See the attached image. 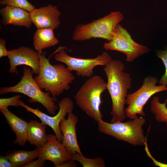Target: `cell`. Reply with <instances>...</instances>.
<instances>
[{
	"instance_id": "603a6c76",
	"label": "cell",
	"mask_w": 167,
	"mask_h": 167,
	"mask_svg": "<svg viewBox=\"0 0 167 167\" xmlns=\"http://www.w3.org/2000/svg\"><path fill=\"white\" fill-rule=\"evenodd\" d=\"M156 53V56L162 60L165 68V73L159 80V85L167 87V47L164 50H157Z\"/></svg>"
},
{
	"instance_id": "d6986e66",
	"label": "cell",
	"mask_w": 167,
	"mask_h": 167,
	"mask_svg": "<svg viewBox=\"0 0 167 167\" xmlns=\"http://www.w3.org/2000/svg\"><path fill=\"white\" fill-rule=\"evenodd\" d=\"M40 148H36L31 151L19 150L8 151L6 156L15 167H23L38 157Z\"/></svg>"
},
{
	"instance_id": "8fae6325",
	"label": "cell",
	"mask_w": 167,
	"mask_h": 167,
	"mask_svg": "<svg viewBox=\"0 0 167 167\" xmlns=\"http://www.w3.org/2000/svg\"><path fill=\"white\" fill-rule=\"evenodd\" d=\"M7 57L10 64L9 73L18 74L17 66L24 65L31 68L33 74H39L40 65L39 54L37 51L22 46L10 50Z\"/></svg>"
},
{
	"instance_id": "8992f818",
	"label": "cell",
	"mask_w": 167,
	"mask_h": 167,
	"mask_svg": "<svg viewBox=\"0 0 167 167\" xmlns=\"http://www.w3.org/2000/svg\"><path fill=\"white\" fill-rule=\"evenodd\" d=\"M124 18L119 11L112 12L98 19L86 24L77 25L72 39L77 41H85L92 38H101L111 41L113 38L115 28Z\"/></svg>"
},
{
	"instance_id": "52a82bcc",
	"label": "cell",
	"mask_w": 167,
	"mask_h": 167,
	"mask_svg": "<svg viewBox=\"0 0 167 167\" xmlns=\"http://www.w3.org/2000/svg\"><path fill=\"white\" fill-rule=\"evenodd\" d=\"M158 82V79L155 76H147L139 89L127 94L126 102L128 106L125 109L126 117L134 120L139 118L138 114L145 117L144 106L151 97L157 93L167 91L165 85H156Z\"/></svg>"
},
{
	"instance_id": "30bf717a",
	"label": "cell",
	"mask_w": 167,
	"mask_h": 167,
	"mask_svg": "<svg viewBox=\"0 0 167 167\" xmlns=\"http://www.w3.org/2000/svg\"><path fill=\"white\" fill-rule=\"evenodd\" d=\"M19 106L25 108L26 111L33 113L37 117L41 122L48 125L52 129L58 139L61 142L62 141L63 136L60 128V123L67 114L72 112L74 108V103L70 98L65 97L58 102L59 110L58 113L54 116H49L38 109H35L30 107L19 99Z\"/></svg>"
},
{
	"instance_id": "2e32d148",
	"label": "cell",
	"mask_w": 167,
	"mask_h": 167,
	"mask_svg": "<svg viewBox=\"0 0 167 167\" xmlns=\"http://www.w3.org/2000/svg\"><path fill=\"white\" fill-rule=\"evenodd\" d=\"M11 129L15 133L16 139L13 144L23 147L27 141V131L28 123L11 112L8 108L0 109Z\"/></svg>"
},
{
	"instance_id": "7402d4cb",
	"label": "cell",
	"mask_w": 167,
	"mask_h": 167,
	"mask_svg": "<svg viewBox=\"0 0 167 167\" xmlns=\"http://www.w3.org/2000/svg\"><path fill=\"white\" fill-rule=\"evenodd\" d=\"M0 4L18 7L24 9L30 12L35 8V7L27 0H1Z\"/></svg>"
},
{
	"instance_id": "ffe728a7",
	"label": "cell",
	"mask_w": 167,
	"mask_h": 167,
	"mask_svg": "<svg viewBox=\"0 0 167 167\" xmlns=\"http://www.w3.org/2000/svg\"><path fill=\"white\" fill-rule=\"evenodd\" d=\"M167 99L163 103L160 101L159 98L155 96L151 102L150 109L154 115L155 119L159 122H164L167 127Z\"/></svg>"
},
{
	"instance_id": "277c9868",
	"label": "cell",
	"mask_w": 167,
	"mask_h": 167,
	"mask_svg": "<svg viewBox=\"0 0 167 167\" xmlns=\"http://www.w3.org/2000/svg\"><path fill=\"white\" fill-rule=\"evenodd\" d=\"M146 121L144 118L140 117L124 122H117L110 123L101 119L97 123L98 130L101 133L136 146H145L147 142V138L142 128Z\"/></svg>"
},
{
	"instance_id": "ac0fdd59",
	"label": "cell",
	"mask_w": 167,
	"mask_h": 167,
	"mask_svg": "<svg viewBox=\"0 0 167 167\" xmlns=\"http://www.w3.org/2000/svg\"><path fill=\"white\" fill-rule=\"evenodd\" d=\"M52 28L37 29L34 35L33 45L39 54H43V49L55 46L59 43Z\"/></svg>"
},
{
	"instance_id": "6da1fadb",
	"label": "cell",
	"mask_w": 167,
	"mask_h": 167,
	"mask_svg": "<svg viewBox=\"0 0 167 167\" xmlns=\"http://www.w3.org/2000/svg\"><path fill=\"white\" fill-rule=\"evenodd\" d=\"M125 66L121 61L112 59L104 68L107 78V89L112 104L110 114L111 122H122L126 118L124 106L128 90L131 87V75L124 71Z\"/></svg>"
},
{
	"instance_id": "4fadbf2b",
	"label": "cell",
	"mask_w": 167,
	"mask_h": 167,
	"mask_svg": "<svg viewBox=\"0 0 167 167\" xmlns=\"http://www.w3.org/2000/svg\"><path fill=\"white\" fill-rule=\"evenodd\" d=\"M31 19L37 29H56L60 24L61 14L55 6L49 4L46 6L35 8L29 12Z\"/></svg>"
},
{
	"instance_id": "9c48e42d",
	"label": "cell",
	"mask_w": 167,
	"mask_h": 167,
	"mask_svg": "<svg viewBox=\"0 0 167 167\" xmlns=\"http://www.w3.org/2000/svg\"><path fill=\"white\" fill-rule=\"evenodd\" d=\"M112 40L104 43V48L106 50H116L123 53L128 62H132L150 51L148 47L135 41L126 29L119 24L115 28Z\"/></svg>"
},
{
	"instance_id": "5bb4252c",
	"label": "cell",
	"mask_w": 167,
	"mask_h": 167,
	"mask_svg": "<svg viewBox=\"0 0 167 167\" xmlns=\"http://www.w3.org/2000/svg\"><path fill=\"white\" fill-rule=\"evenodd\" d=\"M78 121L77 116L72 112L68 113V117H64L60 123V128L62 134V143L69 153L82 154L77 142L76 126Z\"/></svg>"
},
{
	"instance_id": "e0dca14e",
	"label": "cell",
	"mask_w": 167,
	"mask_h": 167,
	"mask_svg": "<svg viewBox=\"0 0 167 167\" xmlns=\"http://www.w3.org/2000/svg\"><path fill=\"white\" fill-rule=\"evenodd\" d=\"M47 125L37 121L31 120L28 124L27 141L36 148L41 147L48 141L46 133Z\"/></svg>"
},
{
	"instance_id": "d4e9b609",
	"label": "cell",
	"mask_w": 167,
	"mask_h": 167,
	"mask_svg": "<svg viewBox=\"0 0 167 167\" xmlns=\"http://www.w3.org/2000/svg\"><path fill=\"white\" fill-rule=\"evenodd\" d=\"M45 161L38 158L35 161H32L24 165L23 167H42L44 166Z\"/></svg>"
},
{
	"instance_id": "484cf974",
	"label": "cell",
	"mask_w": 167,
	"mask_h": 167,
	"mask_svg": "<svg viewBox=\"0 0 167 167\" xmlns=\"http://www.w3.org/2000/svg\"><path fill=\"white\" fill-rule=\"evenodd\" d=\"M6 40L2 38L0 39V58L7 56L9 51L7 50L6 48Z\"/></svg>"
},
{
	"instance_id": "f1b7e54d",
	"label": "cell",
	"mask_w": 167,
	"mask_h": 167,
	"mask_svg": "<svg viewBox=\"0 0 167 167\" xmlns=\"http://www.w3.org/2000/svg\"><path fill=\"white\" fill-rule=\"evenodd\" d=\"M155 165L156 166L160 167H167V164L162 163L157 160L156 161Z\"/></svg>"
},
{
	"instance_id": "4316f807",
	"label": "cell",
	"mask_w": 167,
	"mask_h": 167,
	"mask_svg": "<svg viewBox=\"0 0 167 167\" xmlns=\"http://www.w3.org/2000/svg\"><path fill=\"white\" fill-rule=\"evenodd\" d=\"M0 167H15L14 165L7 158L6 156H0Z\"/></svg>"
},
{
	"instance_id": "5b68a950",
	"label": "cell",
	"mask_w": 167,
	"mask_h": 167,
	"mask_svg": "<svg viewBox=\"0 0 167 167\" xmlns=\"http://www.w3.org/2000/svg\"><path fill=\"white\" fill-rule=\"evenodd\" d=\"M23 76L16 85L10 87H2L0 89V94L9 92H16L24 94L29 97L33 102H38L42 105L51 115L55 114L58 107L55 102L57 99L50 96L49 92H43L33 77V74L30 67H23Z\"/></svg>"
},
{
	"instance_id": "7c38bea8",
	"label": "cell",
	"mask_w": 167,
	"mask_h": 167,
	"mask_svg": "<svg viewBox=\"0 0 167 167\" xmlns=\"http://www.w3.org/2000/svg\"><path fill=\"white\" fill-rule=\"evenodd\" d=\"M71 155L55 136L48 135L47 141L40 148L38 156L45 161H52L55 167L71 159Z\"/></svg>"
},
{
	"instance_id": "cb8c5ba5",
	"label": "cell",
	"mask_w": 167,
	"mask_h": 167,
	"mask_svg": "<svg viewBox=\"0 0 167 167\" xmlns=\"http://www.w3.org/2000/svg\"><path fill=\"white\" fill-rule=\"evenodd\" d=\"M21 96L19 95H15L8 98H0V109L8 108L9 106L18 107L19 101Z\"/></svg>"
},
{
	"instance_id": "3957f363",
	"label": "cell",
	"mask_w": 167,
	"mask_h": 167,
	"mask_svg": "<svg viewBox=\"0 0 167 167\" xmlns=\"http://www.w3.org/2000/svg\"><path fill=\"white\" fill-rule=\"evenodd\" d=\"M107 84L101 76L95 75L89 78L76 93V104L88 116L98 122L102 119L100 110L102 102V93L107 89Z\"/></svg>"
},
{
	"instance_id": "7a4b0ae2",
	"label": "cell",
	"mask_w": 167,
	"mask_h": 167,
	"mask_svg": "<svg viewBox=\"0 0 167 167\" xmlns=\"http://www.w3.org/2000/svg\"><path fill=\"white\" fill-rule=\"evenodd\" d=\"M49 57H45V52L39 54L40 70L34 79L41 90L50 92L56 99V96L69 90L75 77L64 64L51 65Z\"/></svg>"
},
{
	"instance_id": "83f0119b",
	"label": "cell",
	"mask_w": 167,
	"mask_h": 167,
	"mask_svg": "<svg viewBox=\"0 0 167 167\" xmlns=\"http://www.w3.org/2000/svg\"><path fill=\"white\" fill-rule=\"evenodd\" d=\"M74 160L71 159L68 160L61 165L59 167H76L77 166V165L75 163Z\"/></svg>"
},
{
	"instance_id": "ba28073f",
	"label": "cell",
	"mask_w": 167,
	"mask_h": 167,
	"mask_svg": "<svg viewBox=\"0 0 167 167\" xmlns=\"http://www.w3.org/2000/svg\"><path fill=\"white\" fill-rule=\"evenodd\" d=\"M64 46H60L55 51V58L57 61L66 64L70 71L76 72L78 76L90 78L94 74L93 69L98 65L105 66L112 59L107 52H103L101 55L92 58H80L68 55Z\"/></svg>"
},
{
	"instance_id": "9a60e30c",
	"label": "cell",
	"mask_w": 167,
	"mask_h": 167,
	"mask_svg": "<svg viewBox=\"0 0 167 167\" xmlns=\"http://www.w3.org/2000/svg\"><path fill=\"white\" fill-rule=\"evenodd\" d=\"M0 13L3 25L12 24L28 28L32 25L29 12L22 9L6 6L0 9Z\"/></svg>"
},
{
	"instance_id": "44dd1931",
	"label": "cell",
	"mask_w": 167,
	"mask_h": 167,
	"mask_svg": "<svg viewBox=\"0 0 167 167\" xmlns=\"http://www.w3.org/2000/svg\"><path fill=\"white\" fill-rule=\"evenodd\" d=\"M71 158L79 162L83 167H105V161L101 157L89 158L85 157L82 154L76 153L72 155Z\"/></svg>"
}]
</instances>
